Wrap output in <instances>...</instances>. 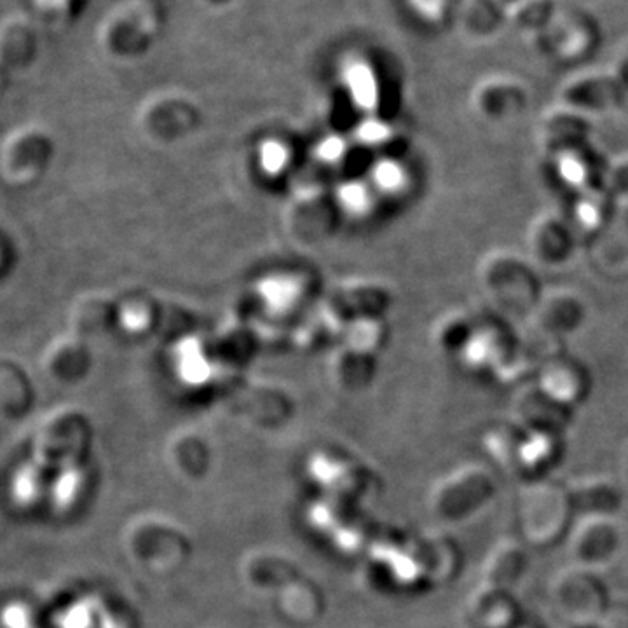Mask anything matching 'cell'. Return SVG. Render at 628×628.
<instances>
[{
  "label": "cell",
  "mask_w": 628,
  "mask_h": 628,
  "mask_svg": "<svg viewBox=\"0 0 628 628\" xmlns=\"http://www.w3.org/2000/svg\"><path fill=\"white\" fill-rule=\"evenodd\" d=\"M48 470L39 461L30 459L20 466L11 480V498L16 505L34 506L51 491V480H48Z\"/></svg>",
  "instance_id": "4"
},
{
  "label": "cell",
  "mask_w": 628,
  "mask_h": 628,
  "mask_svg": "<svg viewBox=\"0 0 628 628\" xmlns=\"http://www.w3.org/2000/svg\"><path fill=\"white\" fill-rule=\"evenodd\" d=\"M173 360L178 377L187 384L201 386L212 379V360L206 353L205 346L194 337H185L178 342L173 351Z\"/></svg>",
  "instance_id": "3"
},
{
  "label": "cell",
  "mask_w": 628,
  "mask_h": 628,
  "mask_svg": "<svg viewBox=\"0 0 628 628\" xmlns=\"http://www.w3.org/2000/svg\"><path fill=\"white\" fill-rule=\"evenodd\" d=\"M84 468L77 463L58 468V475L51 480V501L58 508H70V505L76 503L77 498L81 496L82 489L86 485V477H84Z\"/></svg>",
  "instance_id": "10"
},
{
  "label": "cell",
  "mask_w": 628,
  "mask_h": 628,
  "mask_svg": "<svg viewBox=\"0 0 628 628\" xmlns=\"http://www.w3.org/2000/svg\"><path fill=\"white\" fill-rule=\"evenodd\" d=\"M0 625L4 628H44L39 613L23 601L11 602L2 609Z\"/></svg>",
  "instance_id": "16"
},
{
  "label": "cell",
  "mask_w": 628,
  "mask_h": 628,
  "mask_svg": "<svg viewBox=\"0 0 628 628\" xmlns=\"http://www.w3.org/2000/svg\"><path fill=\"white\" fill-rule=\"evenodd\" d=\"M86 346L76 337L56 341L46 353V367L58 379H74L86 370Z\"/></svg>",
  "instance_id": "7"
},
{
  "label": "cell",
  "mask_w": 628,
  "mask_h": 628,
  "mask_svg": "<svg viewBox=\"0 0 628 628\" xmlns=\"http://www.w3.org/2000/svg\"><path fill=\"white\" fill-rule=\"evenodd\" d=\"M27 383L20 372L9 369L6 363H0V416L16 417L30 407V384L18 386L16 384Z\"/></svg>",
  "instance_id": "8"
},
{
  "label": "cell",
  "mask_w": 628,
  "mask_h": 628,
  "mask_svg": "<svg viewBox=\"0 0 628 628\" xmlns=\"http://www.w3.org/2000/svg\"><path fill=\"white\" fill-rule=\"evenodd\" d=\"M381 337H383L381 325L372 318L353 321V325L348 328L349 346L358 349V351H369V349L376 348Z\"/></svg>",
  "instance_id": "17"
},
{
  "label": "cell",
  "mask_w": 628,
  "mask_h": 628,
  "mask_svg": "<svg viewBox=\"0 0 628 628\" xmlns=\"http://www.w3.org/2000/svg\"><path fill=\"white\" fill-rule=\"evenodd\" d=\"M2 252V250H0ZM0 264H2V253H0Z\"/></svg>",
  "instance_id": "22"
},
{
  "label": "cell",
  "mask_w": 628,
  "mask_h": 628,
  "mask_svg": "<svg viewBox=\"0 0 628 628\" xmlns=\"http://www.w3.org/2000/svg\"><path fill=\"white\" fill-rule=\"evenodd\" d=\"M513 2H519V0H494V7L496 9H505L506 6H510Z\"/></svg>",
  "instance_id": "21"
},
{
  "label": "cell",
  "mask_w": 628,
  "mask_h": 628,
  "mask_svg": "<svg viewBox=\"0 0 628 628\" xmlns=\"http://www.w3.org/2000/svg\"><path fill=\"white\" fill-rule=\"evenodd\" d=\"M86 421L74 410H58L49 414L35 437V461L46 468L79 463L86 447Z\"/></svg>",
  "instance_id": "1"
},
{
  "label": "cell",
  "mask_w": 628,
  "mask_h": 628,
  "mask_svg": "<svg viewBox=\"0 0 628 628\" xmlns=\"http://www.w3.org/2000/svg\"><path fill=\"white\" fill-rule=\"evenodd\" d=\"M349 144L342 137H327L316 145V157L321 163L339 164L344 157L348 156Z\"/></svg>",
  "instance_id": "20"
},
{
  "label": "cell",
  "mask_w": 628,
  "mask_h": 628,
  "mask_svg": "<svg viewBox=\"0 0 628 628\" xmlns=\"http://www.w3.org/2000/svg\"><path fill=\"white\" fill-rule=\"evenodd\" d=\"M376 194L372 185L365 184L362 180H348L346 184L339 185L337 201L351 215L365 217L374 210Z\"/></svg>",
  "instance_id": "13"
},
{
  "label": "cell",
  "mask_w": 628,
  "mask_h": 628,
  "mask_svg": "<svg viewBox=\"0 0 628 628\" xmlns=\"http://www.w3.org/2000/svg\"><path fill=\"white\" fill-rule=\"evenodd\" d=\"M606 215V198L590 187L587 191L580 192V198L574 206V219L587 231H594L601 226Z\"/></svg>",
  "instance_id": "14"
},
{
  "label": "cell",
  "mask_w": 628,
  "mask_h": 628,
  "mask_svg": "<svg viewBox=\"0 0 628 628\" xmlns=\"http://www.w3.org/2000/svg\"><path fill=\"white\" fill-rule=\"evenodd\" d=\"M407 184H409V171L405 170V166L393 157L379 159L370 170V185L374 187L377 194L395 196L405 191Z\"/></svg>",
  "instance_id": "12"
},
{
  "label": "cell",
  "mask_w": 628,
  "mask_h": 628,
  "mask_svg": "<svg viewBox=\"0 0 628 628\" xmlns=\"http://www.w3.org/2000/svg\"><path fill=\"white\" fill-rule=\"evenodd\" d=\"M557 175H559L562 184L571 187L574 191L583 192L590 189V180H592V164L588 161L585 154L574 149L560 152L557 156Z\"/></svg>",
  "instance_id": "11"
},
{
  "label": "cell",
  "mask_w": 628,
  "mask_h": 628,
  "mask_svg": "<svg viewBox=\"0 0 628 628\" xmlns=\"http://www.w3.org/2000/svg\"><path fill=\"white\" fill-rule=\"evenodd\" d=\"M344 81L351 93L353 102L362 110L372 112L379 102V91H377L376 77L372 74V69L363 63H353L344 72Z\"/></svg>",
  "instance_id": "9"
},
{
  "label": "cell",
  "mask_w": 628,
  "mask_h": 628,
  "mask_svg": "<svg viewBox=\"0 0 628 628\" xmlns=\"http://www.w3.org/2000/svg\"><path fill=\"white\" fill-rule=\"evenodd\" d=\"M257 292L269 311L287 313L297 306L304 295V285L292 274H274L257 283Z\"/></svg>",
  "instance_id": "5"
},
{
  "label": "cell",
  "mask_w": 628,
  "mask_h": 628,
  "mask_svg": "<svg viewBox=\"0 0 628 628\" xmlns=\"http://www.w3.org/2000/svg\"><path fill=\"white\" fill-rule=\"evenodd\" d=\"M260 168L271 177H280L292 164V152L281 140L269 138L259 147Z\"/></svg>",
  "instance_id": "15"
},
{
  "label": "cell",
  "mask_w": 628,
  "mask_h": 628,
  "mask_svg": "<svg viewBox=\"0 0 628 628\" xmlns=\"http://www.w3.org/2000/svg\"><path fill=\"white\" fill-rule=\"evenodd\" d=\"M503 339L498 332L480 328L463 341L461 360L471 369H489L491 365L503 362Z\"/></svg>",
  "instance_id": "6"
},
{
  "label": "cell",
  "mask_w": 628,
  "mask_h": 628,
  "mask_svg": "<svg viewBox=\"0 0 628 628\" xmlns=\"http://www.w3.org/2000/svg\"><path fill=\"white\" fill-rule=\"evenodd\" d=\"M53 151V144L41 130L14 131L0 149V173L7 184L27 185L41 175Z\"/></svg>",
  "instance_id": "2"
},
{
  "label": "cell",
  "mask_w": 628,
  "mask_h": 628,
  "mask_svg": "<svg viewBox=\"0 0 628 628\" xmlns=\"http://www.w3.org/2000/svg\"><path fill=\"white\" fill-rule=\"evenodd\" d=\"M356 138L360 144L369 145V147H381V145L390 142L393 133H391L388 124L381 123L377 119H369V121L358 126Z\"/></svg>",
  "instance_id": "19"
},
{
  "label": "cell",
  "mask_w": 628,
  "mask_h": 628,
  "mask_svg": "<svg viewBox=\"0 0 628 628\" xmlns=\"http://www.w3.org/2000/svg\"><path fill=\"white\" fill-rule=\"evenodd\" d=\"M151 320V309L140 302H130L119 311V323L131 334H140L147 330Z\"/></svg>",
  "instance_id": "18"
}]
</instances>
